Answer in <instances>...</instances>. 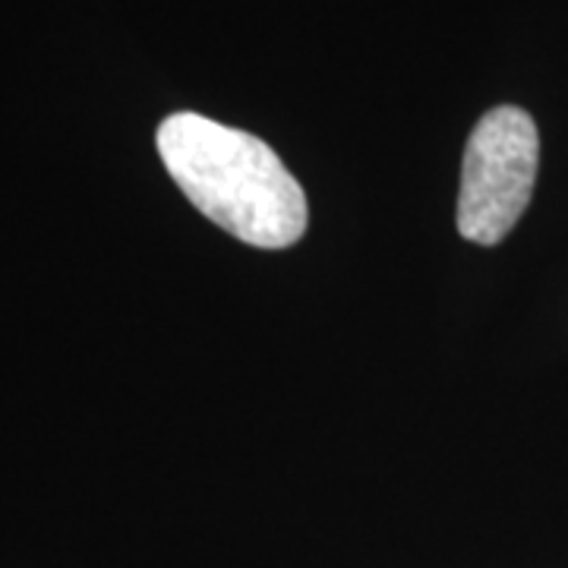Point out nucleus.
I'll list each match as a JSON object with an SVG mask.
<instances>
[{
    "mask_svg": "<svg viewBox=\"0 0 568 568\" xmlns=\"http://www.w3.org/2000/svg\"><path fill=\"white\" fill-rule=\"evenodd\" d=\"M155 142L183 196L231 237L284 250L306 234L304 186L265 140L183 111L159 126Z\"/></svg>",
    "mask_w": 568,
    "mask_h": 568,
    "instance_id": "nucleus-1",
    "label": "nucleus"
},
{
    "mask_svg": "<svg viewBox=\"0 0 568 568\" xmlns=\"http://www.w3.org/2000/svg\"><path fill=\"white\" fill-rule=\"evenodd\" d=\"M540 168V133L528 111L499 104L470 130L455 222L470 244L496 246L525 215Z\"/></svg>",
    "mask_w": 568,
    "mask_h": 568,
    "instance_id": "nucleus-2",
    "label": "nucleus"
}]
</instances>
